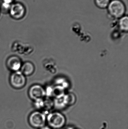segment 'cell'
<instances>
[{
	"label": "cell",
	"mask_w": 128,
	"mask_h": 129,
	"mask_svg": "<svg viewBox=\"0 0 128 129\" xmlns=\"http://www.w3.org/2000/svg\"><path fill=\"white\" fill-rule=\"evenodd\" d=\"M110 16L115 19H119L124 16L126 7L121 0H112L107 7Z\"/></svg>",
	"instance_id": "cell-1"
},
{
	"label": "cell",
	"mask_w": 128,
	"mask_h": 129,
	"mask_svg": "<svg viewBox=\"0 0 128 129\" xmlns=\"http://www.w3.org/2000/svg\"><path fill=\"white\" fill-rule=\"evenodd\" d=\"M47 121L51 128L59 129L63 128L66 123L65 116L61 113H50L46 117Z\"/></svg>",
	"instance_id": "cell-2"
},
{
	"label": "cell",
	"mask_w": 128,
	"mask_h": 129,
	"mask_svg": "<svg viewBox=\"0 0 128 129\" xmlns=\"http://www.w3.org/2000/svg\"><path fill=\"white\" fill-rule=\"evenodd\" d=\"M10 82L11 86L15 88H22L26 83L25 76L19 71L14 72L11 76Z\"/></svg>",
	"instance_id": "cell-3"
},
{
	"label": "cell",
	"mask_w": 128,
	"mask_h": 129,
	"mask_svg": "<svg viewBox=\"0 0 128 129\" xmlns=\"http://www.w3.org/2000/svg\"><path fill=\"white\" fill-rule=\"evenodd\" d=\"M26 12V8L23 5L19 2H16L12 4L9 13L13 19L20 20L24 17Z\"/></svg>",
	"instance_id": "cell-4"
},
{
	"label": "cell",
	"mask_w": 128,
	"mask_h": 129,
	"mask_svg": "<svg viewBox=\"0 0 128 129\" xmlns=\"http://www.w3.org/2000/svg\"><path fill=\"white\" fill-rule=\"evenodd\" d=\"M46 120V116L43 113L36 111L32 113L29 117L31 125L35 128H41L45 125Z\"/></svg>",
	"instance_id": "cell-5"
},
{
	"label": "cell",
	"mask_w": 128,
	"mask_h": 129,
	"mask_svg": "<svg viewBox=\"0 0 128 129\" xmlns=\"http://www.w3.org/2000/svg\"><path fill=\"white\" fill-rule=\"evenodd\" d=\"M28 93L31 99L37 101L43 98L46 94V92L41 86L35 85L30 88Z\"/></svg>",
	"instance_id": "cell-6"
},
{
	"label": "cell",
	"mask_w": 128,
	"mask_h": 129,
	"mask_svg": "<svg viewBox=\"0 0 128 129\" xmlns=\"http://www.w3.org/2000/svg\"><path fill=\"white\" fill-rule=\"evenodd\" d=\"M7 65L8 69L12 71H19L22 66V61L18 57L12 56L8 59Z\"/></svg>",
	"instance_id": "cell-7"
},
{
	"label": "cell",
	"mask_w": 128,
	"mask_h": 129,
	"mask_svg": "<svg viewBox=\"0 0 128 129\" xmlns=\"http://www.w3.org/2000/svg\"><path fill=\"white\" fill-rule=\"evenodd\" d=\"M35 70V67L33 63L31 62H27L22 65L20 71L25 76L32 75Z\"/></svg>",
	"instance_id": "cell-8"
},
{
	"label": "cell",
	"mask_w": 128,
	"mask_h": 129,
	"mask_svg": "<svg viewBox=\"0 0 128 129\" xmlns=\"http://www.w3.org/2000/svg\"><path fill=\"white\" fill-rule=\"evenodd\" d=\"M119 26L121 30L127 32L128 29V17L127 16H124L119 18Z\"/></svg>",
	"instance_id": "cell-9"
},
{
	"label": "cell",
	"mask_w": 128,
	"mask_h": 129,
	"mask_svg": "<svg viewBox=\"0 0 128 129\" xmlns=\"http://www.w3.org/2000/svg\"><path fill=\"white\" fill-rule=\"evenodd\" d=\"M110 0H95V3L97 7L101 9L107 8Z\"/></svg>",
	"instance_id": "cell-10"
},
{
	"label": "cell",
	"mask_w": 128,
	"mask_h": 129,
	"mask_svg": "<svg viewBox=\"0 0 128 129\" xmlns=\"http://www.w3.org/2000/svg\"><path fill=\"white\" fill-rule=\"evenodd\" d=\"M11 5L12 4L2 1L0 5V12L5 14L9 13Z\"/></svg>",
	"instance_id": "cell-11"
},
{
	"label": "cell",
	"mask_w": 128,
	"mask_h": 129,
	"mask_svg": "<svg viewBox=\"0 0 128 129\" xmlns=\"http://www.w3.org/2000/svg\"><path fill=\"white\" fill-rule=\"evenodd\" d=\"M14 0H2V1L5 2H8L10 4H12Z\"/></svg>",
	"instance_id": "cell-12"
},
{
	"label": "cell",
	"mask_w": 128,
	"mask_h": 129,
	"mask_svg": "<svg viewBox=\"0 0 128 129\" xmlns=\"http://www.w3.org/2000/svg\"><path fill=\"white\" fill-rule=\"evenodd\" d=\"M41 129H52V128L49 126H44L43 127H42Z\"/></svg>",
	"instance_id": "cell-13"
},
{
	"label": "cell",
	"mask_w": 128,
	"mask_h": 129,
	"mask_svg": "<svg viewBox=\"0 0 128 129\" xmlns=\"http://www.w3.org/2000/svg\"><path fill=\"white\" fill-rule=\"evenodd\" d=\"M74 128L73 127H68L66 128L65 129H73Z\"/></svg>",
	"instance_id": "cell-14"
},
{
	"label": "cell",
	"mask_w": 128,
	"mask_h": 129,
	"mask_svg": "<svg viewBox=\"0 0 128 129\" xmlns=\"http://www.w3.org/2000/svg\"><path fill=\"white\" fill-rule=\"evenodd\" d=\"M73 129H81L78 128H74Z\"/></svg>",
	"instance_id": "cell-15"
}]
</instances>
